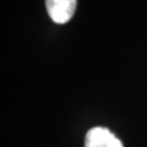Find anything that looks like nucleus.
<instances>
[{
  "mask_svg": "<svg viewBox=\"0 0 147 147\" xmlns=\"http://www.w3.org/2000/svg\"><path fill=\"white\" fill-rule=\"evenodd\" d=\"M85 147H123L120 140L105 127H93L85 137Z\"/></svg>",
  "mask_w": 147,
  "mask_h": 147,
  "instance_id": "obj_2",
  "label": "nucleus"
},
{
  "mask_svg": "<svg viewBox=\"0 0 147 147\" xmlns=\"http://www.w3.org/2000/svg\"><path fill=\"white\" fill-rule=\"evenodd\" d=\"M46 8L53 22L63 24L73 16L76 0H46Z\"/></svg>",
  "mask_w": 147,
  "mask_h": 147,
  "instance_id": "obj_1",
  "label": "nucleus"
}]
</instances>
